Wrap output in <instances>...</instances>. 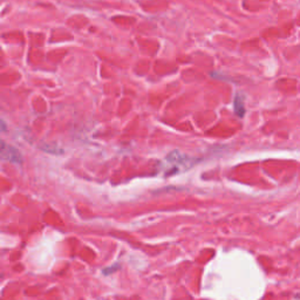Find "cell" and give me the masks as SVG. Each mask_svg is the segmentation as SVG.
<instances>
[{
	"mask_svg": "<svg viewBox=\"0 0 300 300\" xmlns=\"http://www.w3.org/2000/svg\"><path fill=\"white\" fill-rule=\"evenodd\" d=\"M1 158L4 161H8V162L20 164L22 162V158L19 150H17L13 147L7 146L4 142L1 143Z\"/></svg>",
	"mask_w": 300,
	"mask_h": 300,
	"instance_id": "obj_1",
	"label": "cell"
},
{
	"mask_svg": "<svg viewBox=\"0 0 300 300\" xmlns=\"http://www.w3.org/2000/svg\"><path fill=\"white\" fill-rule=\"evenodd\" d=\"M234 113H236L237 115L239 116V117H243L245 114V108H244V103H243V100L240 96H236V99H234Z\"/></svg>",
	"mask_w": 300,
	"mask_h": 300,
	"instance_id": "obj_2",
	"label": "cell"
},
{
	"mask_svg": "<svg viewBox=\"0 0 300 300\" xmlns=\"http://www.w3.org/2000/svg\"><path fill=\"white\" fill-rule=\"evenodd\" d=\"M116 270H118V265H115V266H114V268H109V270H104V271H103V273H104V274H109L110 272H114V271H116Z\"/></svg>",
	"mask_w": 300,
	"mask_h": 300,
	"instance_id": "obj_3",
	"label": "cell"
}]
</instances>
